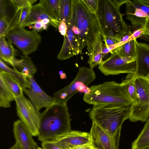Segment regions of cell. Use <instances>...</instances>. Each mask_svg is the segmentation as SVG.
<instances>
[{"mask_svg": "<svg viewBox=\"0 0 149 149\" xmlns=\"http://www.w3.org/2000/svg\"><path fill=\"white\" fill-rule=\"evenodd\" d=\"M70 18L72 31L79 42L81 54L85 47L93 42L97 33H101L98 18L96 13L82 0H71Z\"/></svg>", "mask_w": 149, "mask_h": 149, "instance_id": "1", "label": "cell"}, {"mask_svg": "<svg viewBox=\"0 0 149 149\" xmlns=\"http://www.w3.org/2000/svg\"><path fill=\"white\" fill-rule=\"evenodd\" d=\"M70 116L67 104L54 103L46 108L41 113L38 140L42 142L50 141L71 131Z\"/></svg>", "mask_w": 149, "mask_h": 149, "instance_id": "2", "label": "cell"}, {"mask_svg": "<svg viewBox=\"0 0 149 149\" xmlns=\"http://www.w3.org/2000/svg\"><path fill=\"white\" fill-rule=\"evenodd\" d=\"M130 106L114 104L94 105L89 113L92 121L111 136L120 134L123 122L129 119Z\"/></svg>", "mask_w": 149, "mask_h": 149, "instance_id": "3", "label": "cell"}, {"mask_svg": "<svg viewBox=\"0 0 149 149\" xmlns=\"http://www.w3.org/2000/svg\"><path fill=\"white\" fill-rule=\"evenodd\" d=\"M99 24L102 40L111 37L118 40L130 30V26L124 21L122 15L112 0H99L96 13Z\"/></svg>", "mask_w": 149, "mask_h": 149, "instance_id": "4", "label": "cell"}, {"mask_svg": "<svg viewBox=\"0 0 149 149\" xmlns=\"http://www.w3.org/2000/svg\"><path fill=\"white\" fill-rule=\"evenodd\" d=\"M90 91L85 94L83 101L88 104H114L130 106L133 103L120 83L107 81L90 87Z\"/></svg>", "mask_w": 149, "mask_h": 149, "instance_id": "5", "label": "cell"}, {"mask_svg": "<svg viewBox=\"0 0 149 149\" xmlns=\"http://www.w3.org/2000/svg\"><path fill=\"white\" fill-rule=\"evenodd\" d=\"M96 78L93 70L86 67H79L74 80L68 85L55 93L53 95L55 103L66 104L68 101L78 92L89 93L88 86Z\"/></svg>", "mask_w": 149, "mask_h": 149, "instance_id": "6", "label": "cell"}, {"mask_svg": "<svg viewBox=\"0 0 149 149\" xmlns=\"http://www.w3.org/2000/svg\"><path fill=\"white\" fill-rule=\"evenodd\" d=\"M5 38L19 48L25 56L35 52L42 39L37 31L27 30L19 24L10 31Z\"/></svg>", "mask_w": 149, "mask_h": 149, "instance_id": "7", "label": "cell"}, {"mask_svg": "<svg viewBox=\"0 0 149 149\" xmlns=\"http://www.w3.org/2000/svg\"><path fill=\"white\" fill-rule=\"evenodd\" d=\"M135 83L136 101L130 106L128 119L133 122H144L149 118V81L136 77Z\"/></svg>", "mask_w": 149, "mask_h": 149, "instance_id": "8", "label": "cell"}, {"mask_svg": "<svg viewBox=\"0 0 149 149\" xmlns=\"http://www.w3.org/2000/svg\"><path fill=\"white\" fill-rule=\"evenodd\" d=\"M17 116L31 132L33 136H38L41 113L23 95L15 97Z\"/></svg>", "mask_w": 149, "mask_h": 149, "instance_id": "9", "label": "cell"}, {"mask_svg": "<svg viewBox=\"0 0 149 149\" xmlns=\"http://www.w3.org/2000/svg\"><path fill=\"white\" fill-rule=\"evenodd\" d=\"M98 68L106 76L125 73L134 74L136 64L135 61L129 58L122 57L116 53H112L99 65Z\"/></svg>", "mask_w": 149, "mask_h": 149, "instance_id": "10", "label": "cell"}, {"mask_svg": "<svg viewBox=\"0 0 149 149\" xmlns=\"http://www.w3.org/2000/svg\"><path fill=\"white\" fill-rule=\"evenodd\" d=\"M125 5L126 18L132 26L145 24L149 19V0H128Z\"/></svg>", "mask_w": 149, "mask_h": 149, "instance_id": "11", "label": "cell"}, {"mask_svg": "<svg viewBox=\"0 0 149 149\" xmlns=\"http://www.w3.org/2000/svg\"><path fill=\"white\" fill-rule=\"evenodd\" d=\"M27 78L30 87L22 88L23 91L29 97L38 111L42 107L47 108L54 103L53 97L47 95L42 90L33 77Z\"/></svg>", "mask_w": 149, "mask_h": 149, "instance_id": "12", "label": "cell"}, {"mask_svg": "<svg viewBox=\"0 0 149 149\" xmlns=\"http://www.w3.org/2000/svg\"><path fill=\"white\" fill-rule=\"evenodd\" d=\"M91 141L89 133L71 130L49 141L53 142L62 149H73Z\"/></svg>", "mask_w": 149, "mask_h": 149, "instance_id": "13", "label": "cell"}, {"mask_svg": "<svg viewBox=\"0 0 149 149\" xmlns=\"http://www.w3.org/2000/svg\"><path fill=\"white\" fill-rule=\"evenodd\" d=\"M89 133L92 141L99 149H118L120 134L111 136L93 121Z\"/></svg>", "mask_w": 149, "mask_h": 149, "instance_id": "14", "label": "cell"}, {"mask_svg": "<svg viewBox=\"0 0 149 149\" xmlns=\"http://www.w3.org/2000/svg\"><path fill=\"white\" fill-rule=\"evenodd\" d=\"M67 25V32L64 36L63 45L57 56L60 60H66L80 54L79 42L72 31L70 17Z\"/></svg>", "mask_w": 149, "mask_h": 149, "instance_id": "15", "label": "cell"}, {"mask_svg": "<svg viewBox=\"0 0 149 149\" xmlns=\"http://www.w3.org/2000/svg\"><path fill=\"white\" fill-rule=\"evenodd\" d=\"M135 61L136 77L149 81V45L137 42Z\"/></svg>", "mask_w": 149, "mask_h": 149, "instance_id": "16", "label": "cell"}, {"mask_svg": "<svg viewBox=\"0 0 149 149\" xmlns=\"http://www.w3.org/2000/svg\"><path fill=\"white\" fill-rule=\"evenodd\" d=\"M13 133L21 149H36L37 143L33 139L29 130L20 120L14 122Z\"/></svg>", "mask_w": 149, "mask_h": 149, "instance_id": "17", "label": "cell"}, {"mask_svg": "<svg viewBox=\"0 0 149 149\" xmlns=\"http://www.w3.org/2000/svg\"><path fill=\"white\" fill-rule=\"evenodd\" d=\"M104 45L101 35L98 31L93 42L87 46L89 56L88 63L90 68L93 69L103 61L102 58L105 56L103 53Z\"/></svg>", "mask_w": 149, "mask_h": 149, "instance_id": "18", "label": "cell"}, {"mask_svg": "<svg viewBox=\"0 0 149 149\" xmlns=\"http://www.w3.org/2000/svg\"><path fill=\"white\" fill-rule=\"evenodd\" d=\"M42 21L43 24L48 27L51 25L58 29L59 23L50 17L45 13L43 8L38 4L33 5L29 13L23 22L22 26H29L32 23L37 21Z\"/></svg>", "mask_w": 149, "mask_h": 149, "instance_id": "19", "label": "cell"}, {"mask_svg": "<svg viewBox=\"0 0 149 149\" xmlns=\"http://www.w3.org/2000/svg\"><path fill=\"white\" fill-rule=\"evenodd\" d=\"M14 65V68H18V71L27 78L33 77L37 71V69L31 58L28 56H24L20 59L15 58Z\"/></svg>", "mask_w": 149, "mask_h": 149, "instance_id": "20", "label": "cell"}, {"mask_svg": "<svg viewBox=\"0 0 149 149\" xmlns=\"http://www.w3.org/2000/svg\"><path fill=\"white\" fill-rule=\"evenodd\" d=\"M136 39L130 40L111 51V54L116 53L122 57L129 58L135 61Z\"/></svg>", "mask_w": 149, "mask_h": 149, "instance_id": "21", "label": "cell"}, {"mask_svg": "<svg viewBox=\"0 0 149 149\" xmlns=\"http://www.w3.org/2000/svg\"><path fill=\"white\" fill-rule=\"evenodd\" d=\"M15 52L12 44L8 40H6L4 37L0 36V59L9 63L14 68Z\"/></svg>", "mask_w": 149, "mask_h": 149, "instance_id": "22", "label": "cell"}, {"mask_svg": "<svg viewBox=\"0 0 149 149\" xmlns=\"http://www.w3.org/2000/svg\"><path fill=\"white\" fill-rule=\"evenodd\" d=\"M60 0H40L38 3L51 18L59 24Z\"/></svg>", "mask_w": 149, "mask_h": 149, "instance_id": "23", "label": "cell"}, {"mask_svg": "<svg viewBox=\"0 0 149 149\" xmlns=\"http://www.w3.org/2000/svg\"><path fill=\"white\" fill-rule=\"evenodd\" d=\"M149 147V118L137 138L132 143V149H145Z\"/></svg>", "mask_w": 149, "mask_h": 149, "instance_id": "24", "label": "cell"}, {"mask_svg": "<svg viewBox=\"0 0 149 149\" xmlns=\"http://www.w3.org/2000/svg\"><path fill=\"white\" fill-rule=\"evenodd\" d=\"M0 72H4L9 74L19 84L22 88H29L30 85L27 78L16 69H12L0 60Z\"/></svg>", "mask_w": 149, "mask_h": 149, "instance_id": "25", "label": "cell"}, {"mask_svg": "<svg viewBox=\"0 0 149 149\" xmlns=\"http://www.w3.org/2000/svg\"><path fill=\"white\" fill-rule=\"evenodd\" d=\"M0 76L15 97H19L24 95L22 88L19 84L9 74L0 72Z\"/></svg>", "mask_w": 149, "mask_h": 149, "instance_id": "26", "label": "cell"}, {"mask_svg": "<svg viewBox=\"0 0 149 149\" xmlns=\"http://www.w3.org/2000/svg\"><path fill=\"white\" fill-rule=\"evenodd\" d=\"M15 97L0 76V107L4 108L10 107V102L15 100Z\"/></svg>", "mask_w": 149, "mask_h": 149, "instance_id": "27", "label": "cell"}, {"mask_svg": "<svg viewBox=\"0 0 149 149\" xmlns=\"http://www.w3.org/2000/svg\"><path fill=\"white\" fill-rule=\"evenodd\" d=\"M136 78L134 74H128L125 79L120 83L121 86L132 101L133 103L136 102V99L135 83Z\"/></svg>", "mask_w": 149, "mask_h": 149, "instance_id": "28", "label": "cell"}, {"mask_svg": "<svg viewBox=\"0 0 149 149\" xmlns=\"http://www.w3.org/2000/svg\"><path fill=\"white\" fill-rule=\"evenodd\" d=\"M71 12V0H60L59 13V23L63 21L68 24Z\"/></svg>", "mask_w": 149, "mask_h": 149, "instance_id": "29", "label": "cell"}, {"mask_svg": "<svg viewBox=\"0 0 149 149\" xmlns=\"http://www.w3.org/2000/svg\"><path fill=\"white\" fill-rule=\"evenodd\" d=\"M145 24H142L136 26H130V30L132 31V35L130 38L131 40L133 39H136L137 38H140L145 33Z\"/></svg>", "mask_w": 149, "mask_h": 149, "instance_id": "30", "label": "cell"}, {"mask_svg": "<svg viewBox=\"0 0 149 149\" xmlns=\"http://www.w3.org/2000/svg\"><path fill=\"white\" fill-rule=\"evenodd\" d=\"M17 8L31 7L36 0H10L9 1Z\"/></svg>", "mask_w": 149, "mask_h": 149, "instance_id": "31", "label": "cell"}, {"mask_svg": "<svg viewBox=\"0 0 149 149\" xmlns=\"http://www.w3.org/2000/svg\"><path fill=\"white\" fill-rule=\"evenodd\" d=\"M9 25V22L4 18L0 17V36L5 37Z\"/></svg>", "mask_w": 149, "mask_h": 149, "instance_id": "32", "label": "cell"}, {"mask_svg": "<svg viewBox=\"0 0 149 149\" xmlns=\"http://www.w3.org/2000/svg\"><path fill=\"white\" fill-rule=\"evenodd\" d=\"M87 7L94 13H96L98 7L99 0H82Z\"/></svg>", "mask_w": 149, "mask_h": 149, "instance_id": "33", "label": "cell"}, {"mask_svg": "<svg viewBox=\"0 0 149 149\" xmlns=\"http://www.w3.org/2000/svg\"><path fill=\"white\" fill-rule=\"evenodd\" d=\"M29 26L37 32L41 31L43 30H46L48 27L45 25L43 24L42 21H36L32 23Z\"/></svg>", "mask_w": 149, "mask_h": 149, "instance_id": "34", "label": "cell"}, {"mask_svg": "<svg viewBox=\"0 0 149 149\" xmlns=\"http://www.w3.org/2000/svg\"><path fill=\"white\" fill-rule=\"evenodd\" d=\"M41 146L43 149H62L52 141L42 142Z\"/></svg>", "mask_w": 149, "mask_h": 149, "instance_id": "35", "label": "cell"}, {"mask_svg": "<svg viewBox=\"0 0 149 149\" xmlns=\"http://www.w3.org/2000/svg\"><path fill=\"white\" fill-rule=\"evenodd\" d=\"M31 7H29L22 8L19 24L22 26V24L28 15Z\"/></svg>", "mask_w": 149, "mask_h": 149, "instance_id": "36", "label": "cell"}, {"mask_svg": "<svg viewBox=\"0 0 149 149\" xmlns=\"http://www.w3.org/2000/svg\"><path fill=\"white\" fill-rule=\"evenodd\" d=\"M73 149H99L94 144L93 142L91 141L85 144L78 146Z\"/></svg>", "mask_w": 149, "mask_h": 149, "instance_id": "37", "label": "cell"}, {"mask_svg": "<svg viewBox=\"0 0 149 149\" xmlns=\"http://www.w3.org/2000/svg\"><path fill=\"white\" fill-rule=\"evenodd\" d=\"M58 29L60 34L64 36L66 34L67 32V24L64 22H61L59 24Z\"/></svg>", "mask_w": 149, "mask_h": 149, "instance_id": "38", "label": "cell"}, {"mask_svg": "<svg viewBox=\"0 0 149 149\" xmlns=\"http://www.w3.org/2000/svg\"><path fill=\"white\" fill-rule=\"evenodd\" d=\"M132 35V33L130 30L129 32L124 34L118 40V43L119 42L125 43L130 40V38Z\"/></svg>", "mask_w": 149, "mask_h": 149, "instance_id": "39", "label": "cell"}, {"mask_svg": "<svg viewBox=\"0 0 149 149\" xmlns=\"http://www.w3.org/2000/svg\"><path fill=\"white\" fill-rule=\"evenodd\" d=\"M103 41L107 46L114 45L118 43L116 38L111 37H106Z\"/></svg>", "mask_w": 149, "mask_h": 149, "instance_id": "40", "label": "cell"}, {"mask_svg": "<svg viewBox=\"0 0 149 149\" xmlns=\"http://www.w3.org/2000/svg\"><path fill=\"white\" fill-rule=\"evenodd\" d=\"M116 6L119 8L124 3H126L128 0H112Z\"/></svg>", "mask_w": 149, "mask_h": 149, "instance_id": "41", "label": "cell"}, {"mask_svg": "<svg viewBox=\"0 0 149 149\" xmlns=\"http://www.w3.org/2000/svg\"><path fill=\"white\" fill-rule=\"evenodd\" d=\"M145 33L149 36V19L146 20L144 24Z\"/></svg>", "mask_w": 149, "mask_h": 149, "instance_id": "42", "label": "cell"}, {"mask_svg": "<svg viewBox=\"0 0 149 149\" xmlns=\"http://www.w3.org/2000/svg\"><path fill=\"white\" fill-rule=\"evenodd\" d=\"M59 73L61 79H64L67 78L65 73H64L63 71L60 70L59 71Z\"/></svg>", "mask_w": 149, "mask_h": 149, "instance_id": "43", "label": "cell"}, {"mask_svg": "<svg viewBox=\"0 0 149 149\" xmlns=\"http://www.w3.org/2000/svg\"><path fill=\"white\" fill-rule=\"evenodd\" d=\"M140 38L143 40H145L149 42V36L148 35L146 34H144Z\"/></svg>", "mask_w": 149, "mask_h": 149, "instance_id": "44", "label": "cell"}, {"mask_svg": "<svg viewBox=\"0 0 149 149\" xmlns=\"http://www.w3.org/2000/svg\"><path fill=\"white\" fill-rule=\"evenodd\" d=\"M10 149H21L20 147L17 142Z\"/></svg>", "mask_w": 149, "mask_h": 149, "instance_id": "45", "label": "cell"}, {"mask_svg": "<svg viewBox=\"0 0 149 149\" xmlns=\"http://www.w3.org/2000/svg\"><path fill=\"white\" fill-rule=\"evenodd\" d=\"M36 149H43L42 148L40 147H38L37 148H36Z\"/></svg>", "mask_w": 149, "mask_h": 149, "instance_id": "46", "label": "cell"}, {"mask_svg": "<svg viewBox=\"0 0 149 149\" xmlns=\"http://www.w3.org/2000/svg\"><path fill=\"white\" fill-rule=\"evenodd\" d=\"M145 149H149V147H148L146 148H145Z\"/></svg>", "mask_w": 149, "mask_h": 149, "instance_id": "47", "label": "cell"}, {"mask_svg": "<svg viewBox=\"0 0 149 149\" xmlns=\"http://www.w3.org/2000/svg\"></svg>", "mask_w": 149, "mask_h": 149, "instance_id": "48", "label": "cell"}]
</instances>
